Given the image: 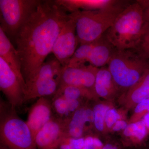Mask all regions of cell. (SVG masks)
Returning a JSON list of instances; mask_svg holds the SVG:
<instances>
[{"label": "cell", "mask_w": 149, "mask_h": 149, "mask_svg": "<svg viewBox=\"0 0 149 149\" xmlns=\"http://www.w3.org/2000/svg\"><path fill=\"white\" fill-rule=\"evenodd\" d=\"M0 149H9L7 148L6 147L2 145H0Z\"/></svg>", "instance_id": "4316f807"}, {"label": "cell", "mask_w": 149, "mask_h": 149, "mask_svg": "<svg viewBox=\"0 0 149 149\" xmlns=\"http://www.w3.org/2000/svg\"><path fill=\"white\" fill-rule=\"evenodd\" d=\"M139 47L149 56V32H144Z\"/></svg>", "instance_id": "d4e9b609"}, {"label": "cell", "mask_w": 149, "mask_h": 149, "mask_svg": "<svg viewBox=\"0 0 149 149\" xmlns=\"http://www.w3.org/2000/svg\"><path fill=\"white\" fill-rule=\"evenodd\" d=\"M60 80L46 77H35L26 83L25 102L32 99L55 95Z\"/></svg>", "instance_id": "7c38bea8"}, {"label": "cell", "mask_w": 149, "mask_h": 149, "mask_svg": "<svg viewBox=\"0 0 149 149\" xmlns=\"http://www.w3.org/2000/svg\"><path fill=\"white\" fill-rule=\"evenodd\" d=\"M130 3L115 1L111 5L98 10L77 11L69 13L75 22L79 44L93 42L101 38Z\"/></svg>", "instance_id": "3957f363"}, {"label": "cell", "mask_w": 149, "mask_h": 149, "mask_svg": "<svg viewBox=\"0 0 149 149\" xmlns=\"http://www.w3.org/2000/svg\"><path fill=\"white\" fill-rule=\"evenodd\" d=\"M117 90L108 68L104 66L99 68L96 74L95 85L96 95L102 97H108Z\"/></svg>", "instance_id": "e0dca14e"}, {"label": "cell", "mask_w": 149, "mask_h": 149, "mask_svg": "<svg viewBox=\"0 0 149 149\" xmlns=\"http://www.w3.org/2000/svg\"><path fill=\"white\" fill-rule=\"evenodd\" d=\"M128 124L123 120H119L113 126L112 129L114 131H119L121 130H125Z\"/></svg>", "instance_id": "484cf974"}, {"label": "cell", "mask_w": 149, "mask_h": 149, "mask_svg": "<svg viewBox=\"0 0 149 149\" xmlns=\"http://www.w3.org/2000/svg\"><path fill=\"white\" fill-rule=\"evenodd\" d=\"M69 16L57 38L52 51L54 56L63 67L68 64L79 44L75 22L70 14Z\"/></svg>", "instance_id": "ba28073f"}, {"label": "cell", "mask_w": 149, "mask_h": 149, "mask_svg": "<svg viewBox=\"0 0 149 149\" xmlns=\"http://www.w3.org/2000/svg\"><path fill=\"white\" fill-rule=\"evenodd\" d=\"M109 109L108 106L102 104L96 105L93 108L94 123L96 129L99 131L103 130L106 114Z\"/></svg>", "instance_id": "44dd1931"}, {"label": "cell", "mask_w": 149, "mask_h": 149, "mask_svg": "<svg viewBox=\"0 0 149 149\" xmlns=\"http://www.w3.org/2000/svg\"><path fill=\"white\" fill-rule=\"evenodd\" d=\"M69 14L55 1H41L15 39L26 83L32 80L52 53Z\"/></svg>", "instance_id": "6da1fadb"}, {"label": "cell", "mask_w": 149, "mask_h": 149, "mask_svg": "<svg viewBox=\"0 0 149 149\" xmlns=\"http://www.w3.org/2000/svg\"><path fill=\"white\" fill-rule=\"evenodd\" d=\"M65 120L67 137L80 139L84 133L85 124L94 123V112L90 109L80 108L73 113L71 117Z\"/></svg>", "instance_id": "4fadbf2b"}, {"label": "cell", "mask_w": 149, "mask_h": 149, "mask_svg": "<svg viewBox=\"0 0 149 149\" xmlns=\"http://www.w3.org/2000/svg\"><path fill=\"white\" fill-rule=\"evenodd\" d=\"M120 115L114 108H110L106 114L105 123L107 127L111 128L118 120L120 119Z\"/></svg>", "instance_id": "7402d4cb"}, {"label": "cell", "mask_w": 149, "mask_h": 149, "mask_svg": "<svg viewBox=\"0 0 149 149\" xmlns=\"http://www.w3.org/2000/svg\"><path fill=\"white\" fill-rule=\"evenodd\" d=\"M0 107L1 145L9 149H38L30 128L15 108L1 100Z\"/></svg>", "instance_id": "5b68a950"}, {"label": "cell", "mask_w": 149, "mask_h": 149, "mask_svg": "<svg viewBox=\"0 0 149 149\" xmlns=\"http://www.w3.org/2000/svg\"><path fill=\"white\" fill-rule=\"evenodd\" d=\"M26 88L23 75L14 71L0 57V89L13 107L25 103Z\"/></svg>", "instance_id": "52a82bcc"}, {"label": "cell", "mask_w": 149, "mask_h": 149, "mask_svg": "<svg viewBox=\"0 0 149 149\" xmlns=\"http://www.w3.org/2000/svg\"><path fill=\"white\" fill-rule=\"evenodd\" d=\"M148 133L142 120L128 124L123 132L125 136L134 137L138 141H143Z\"/></svg>", "instance_id": "d6986e66"}, {"label": "cell", "mask_w": 149, "mask_h": 149, "mask_svg": "<svg viewBox=\"0 0 149 149\" xmlns=\"http://www.w3.org/2000/svg\"><path fill=\"white\" fill-rule=\"evenodd\" d=\"M112 0H55L66 12L77 11H93L104 8L113 3Z\"/></svg>", "instance_id": "9a60e30c"}, {"label": "cell", "mask_w": 149, "mask_h": 149, "mask_svg": "<svg viewBox=\"0 0 149 149\" xmlns=\"http://www.w3.org/2000/svg\"><path fill=\"white\" fill-rule=\"evenodd\" d=\"M143 9L144 32H149V1H138Z\"/></svg>", "instance_id": "cb8c5ba5"}, {"label": "cell", "mask_w": 149, "mask_h": 149, "mask_svg": "<svg viewBox=\"0 0 149 149\" xmlns=\"http://www.w3.org/2000/svg\"><path fill=\"white\" fill-rule=\"evenodd\" d=\"M144 24L143 9L137 1L122 10L104 35L115 49L137 47L143 34Z\"/></svg>", "instance_id": "7a4b0ae2"}, {"label": "cell", "mask_w": 149, "mask_h": 149, "mask_svg": "<svg viewBox=\"0 0 149 149\" xmlns=\"http://www.w3.org/2000/svg\"><path fill=\"white\" fill-rule=\"evenodd\" d=\"M67 138L65 119L52 117L37 133L35 142L38 149H59Z\"/></svg>", "instance_id": "30bf717a"}, {"label": "cell", "mask_w": 149, "mask_h": 149, "mask_svg": "<svg viewBox=\"0 0 149 149\" xmlns=\"http://www.w3.org/2000/svg\"><path fill=\"white\" fill-rule=\"evenodd\" d=\"M54 96H61L67 100H79L81 97L94 98L97 95L91 91L74 86H67L58 89Z\"/></svg>", "instance_id": "ac0fdd59"}, {"label": "cell", "mask_w": 149, "mask_h": 149, "mask_svg": "<svg viewBox=\"0 0 149 149\" xmlns=\"http://www.w3.org/2000/svg\"><path fill=\"white\" fill-rule=\"evenodd\" d=\"M52 104L46 97L40 98L32 106L28 113L26 123L35 140L37 133L53 117Z\"/></svg>", "instance_id": "8fae6325"}, {"label": "cell", "mask_w": 149, "mask_h": 149, "mask_svg": "<svg viewBox=\"0 0 149 149\" xmlns=\"http://www.w3.org/2000/svg\"><path fill=\"white\" fill-rule=\"evenodd\" d=\"M98 69L91 65L63 67L58 89L67 86H74L89 90L96 94L95 85Z\"/></svg>", "instance_id": "9c48e42d"}, {"label": "cell", "mask_w": 149, "mask_h": 149, "mask_svg": "<svg viewBox=\"0 0 149 149\" xmlns=\"http://www.w3.org/2000/svg\"><path fill=\"white\" fill-rule=\"evenodd\" d=\"M108 65L118 90L126 91L149 69V56L139 46L115 49Z\"/></svg>", "instance_id": "277c9868"}, {"label": "cell", "mask_w": 149, "mask_h": 149, "mask_svg": "<svg viewBox=\"0 0 149 149\" xmlns=\"http://www.w3.org/2000/svg\"><path fill=\"white\" fill-rule=\"evenodd\" d=\"M0 57L2 58L14 71L22 75L21 60L16 48L14 47L9 38L1 28Z\"/></svg>", "instance_id": "2e32d148"}, {"label": "cell", "mask_w": 149, "mask_h": 149, "mask_svg": "<svg viewBox=\"0 0 149 149\" xmlns=\"http://www.w3.org/2000/svg\"><path fill=\"white\" fill-rule=\"evenodd\" d=\"M103 144L100 140L96 138L88 136L85 139L83 149H102Z\"/></svg>", "instance_id": "603a6c76"}, {"label": "cell", "mask_w": 149, "mask_h": 149, "mask_svg": "<svg viewBox=\"0 0 149 149\" xmlns=\"http://www.w3.org/2000/svg\"><path fill=\"white\" fill-rule=\"evenodd\" d=\"M41 0H0V28L9 38L16 39Z\"/></svg>", "instance_id": "8992f818"}, {"label": "cell", "mask_w": 149, "mask_h": 149, "mask_svg": "<svg viewBox=\"0 0 149 149\" xmlns=\"http://www.w3.org/2000/svg\"><path fill=\"white\" fill-rule=\"evenodd\" d=\"M149 98V69L146 71L139 81L126 91L123 95L127 109L136 107L139 103Z\"/></svg>", "instance_id": "5bb4252c"}, {"label": "cell", "mask_w": 149, "mask_h": 149, "mask_svg": "<svg viewBox=\"0 0 149 149\" xmlns=\"http://www.w3.org/2000/svg\"><path fill=\"white\" fill-rule=\"evenodd\" d=\"M52 108L58 115L63 119L69 118L70 114L68 101L61 96H54Z\"/></svg>", "instance_id": "ffe728a7"}]
</instances>
